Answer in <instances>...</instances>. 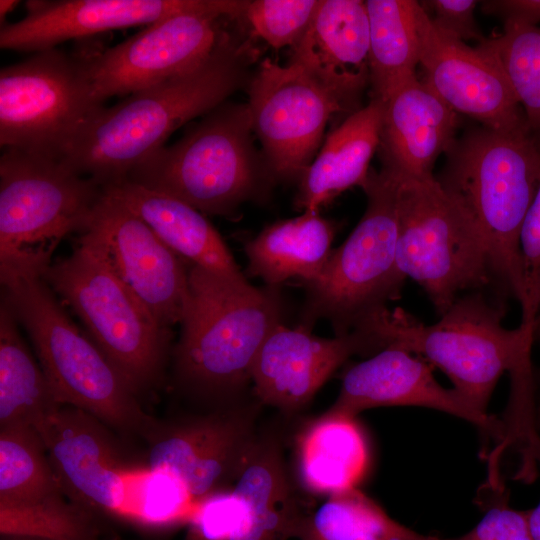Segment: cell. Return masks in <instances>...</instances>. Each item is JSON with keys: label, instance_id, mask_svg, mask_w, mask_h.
<instances>
[{"label": "cell", "instance_id": "cell-2", "mask_svg": "<svg viewBox=\"0 0 540 540\" xmlns=\"http://www.w3.org/2000/svg\"><path fill=\"white\" fill-rule=\"evenodd\" d=\"M445 155L436 179L482 236L494 283L522 309L520 234L540 185V147L528 129L480 126L456 139Z\"/></svg>", "mask_w": 540, "mask_h": 540}, {"label": "cell", "instance_id": "cell-11", "mask_svg": "<svg viewBox=\"0 0 540 540\" xmlns=\"http://www.w3.org/2000/svg\"><path fill=\"white\" fill-rule=\"evenodd\" d=\"M102 106L93 93L87 54L36 52L0 71V145L61 160Z\"/></svg>", "mask_w": 540, "mask_h": 540}, {"label": "cell", "instance_id": "cell-42", "mask_svg": "<svg viewBox=\"0 0 540 540\" xmlns=\"http://www.w3.org/2000/svg\"><path fill=\"white\" fill-rule=\"evenodd\" d=\"M19 4L17 0H1L0 1V19L1 22L5 19L6 15L14 10Z\"/></svg>", "mask_w": 540, "mask_h": 540}, {"label": "cell", "instance_id": "cell-44", "mask_svg": "<svg viewBox=\"0 0 540 540\" xmlns=\"http://www.w3.org/2000/svg\"><path fill=\"white\" fill-rule=\"evenodd\" d=\"M538 382H539L538 384L540 386V374L538 375ZM539 420H540V395H539V400H538V405H537V421H539Z\"/></svg>", "mask_w": 540, "mask_h": 540}, {"label": "cell", "instance_id": "cell-3", "mask_svg": "<svg viewBox=\"0 0 540 540\" xmlns=\"http://www.w3.org/2000/svg\"><path fill=\"white\" fill-rule=\"evenodd\" d=\"M284 315L279 287H254L188 264V296L173 351L179 383L209 397L241 391Z\"/></svg>", "mask_w": 540, "mask_h": 540}, {"label": "cell", "instance_id": "cell-23", "mask_svg": "<svg viewBox=\"0 0 540 540\" xmlns=\"http://www.w3.org/2000/svg\"><path fill=\"white\" fill-rule=\"evenodd\" d=\"M102 189L141 218L186 263L228 279L247 281L222 237L202 212L127 179L106 184Z\"/></svg>", "mask_w": 540, "mask_h": 540}, {"label": "cell", "instance_id": "cell-34", "mask_svg": "<svg viewBox=\"0 0 540 540\" xmlns=\"http://www.w3.org/2000/svg\"><path fill=\"white\" fill-rule=\"evenodd\" d=\"M199 500L176 476L149 467H133L128 475L123 520L168 529L188 525Z\"/></svg>", "mask_w": 540, "mask_h": 540}, {"label": "cell", "instance_id": "cell-41", "mask_svg": "<svg viewBox=\"0 0 540 540\" xmlns=\"http://www.w3.org/2000/svg\"><path fill=\"white\" fill-rule=\"evenodd\" d=\"M540 430V421L538 422ZM528 522L534 540H540V502L537 506L528 510Z\"/></svg>", "mask_w": 540, "mask_h": 540}, {"label": "cell", "instance_id": "cell-27", "mask_svg": "<svg viewBox=\"0 0 540 540\" xmlns=\"http://www.w3.org/2000/svg\"><path fill=\"white\" fill-rule=\"evenodd\" d=\"M336 230L318 211L276 221L246 242L248 272L267 286L279 287L291 278L311 281L331 254Z\"/></svg>", "mask_w": 540, "mask_h": 540}, {"label": "cell", "instance_id": "cell-6", "mask_svg": "<svg viewBox=\"0 0 540 540\" xmlns=\"http://www.w3.org/2000/svg\"><path fill=\"white\" fill-rule=\"evenodd\" d=\"M102 186L64 161L3 149L0 157V277L39 276L59 243L83 232Z\"/></svg>", "mask_w": 540, "mask_h": 540}, {"label": "cell", "instance_id": "cell-33", "mask_svg": "<svg viewBox=\"0 0 540 540\" xmlns=\"http://www.w3.org/2000/svg\"><path fill=\"white\" fill-rule=\"evenodd\" d=\"M479 44L501 66L540 147V26L504 22L501 33Z\"/></svg>", "mask_w": 540, "mask_h": 540}, {"label": "cell", "instance_id": "cell-24", "mask_svg": "<svg viewBox=\"0 0 540 540\" xmlns=\"http://www.w3.org/2000/svg\"><path fill=\"white\" fill-rule=\"evenodd\" d=\"M233 490L237 513L230 540L298 538L310 511L295 495L274 442L253 443Z\"/></svg>", "mask_w": 540, "mask_h": 540}, {"label": "cell", "instance_id": "cell-9", "mask_svg": "<svg viewBox=\"0 0 540 540\" xmlns=\"http://www.w3.org/2000/svg\"><path fill=\"white\" fill-rule=\"evenodd\" d=\"M42 278L139 396L159 384L171 330L156 323L97 253L78 242L70 255L52 262Z\"/></svg>", "mask_w": 540, "mask_h": 540}, {"label": "cell", "instance_id": "cell-25", "mask_svg": "<svg viewBox=\"0 0 540 540\" xmlns=\"http://www.w3.org/2000/svg\"><path fill=\"white\" fill-rule=\"evenodd\" d=\"M383 102L377 99L352 112L326 138L300 177L296 207L319 211L345 190L364 186L372 156L378 150Z\"/></svg>", "mask_w": 540, "mask_h": 540}, {"label": "cell", "instance_id": "cell-20", "mask_svg": "<svg viewBox=\"0 0 540 540\" xmlns=\"http://www.w3.org/2000/svg\"><path fill=\"white\" fill-rule=\"evenodd\" d=\"M251 426L236 412L161 423L148 442L147 467L176 476L200 500L237 477L255 442Z\"/></svg>", "mask_w": 540, "mask_h": 540}, {"label": "cell", "instance_id": "cell-38", "mask_svg": "<svg viewBox=\"0 0 540 540\" xmlns=\"http://www.w3.org/2000/svg\"><path fill=\"white\" fill-rule=\"evenodd\" d=\"M504 492L488 506L481 520L464 535L446 540H534L528 510L509 506Z\"/></svg>", "mask_w": 540, "mask_h": 540}, {"label": "cell", "instance_id": "cell-45", "mask_svg": "<svg viewBox=\"0 0 540 540\" xmlns=\"http://www.w3.org/2000/svg\"><path fill=\"white\" fill-rule=\"evenodd\" d=\"M10 540H24V539H10Z\"/></svg>", "mask_w": 540, "mask_h": 540}, {"label": "cell", "instance_id": "cell-7", "mask_svg": "<svg viewBox=\"0 0 540 540\" xmlns=\"http://www.w3.org/2000/svg\"><path fill=\"white\" fill-rule=\"evenodd\" d=\"M398 188L383 170L369 172L362 187L367 196L362 218L331 251L320 274L302 283L306 293L298 327L311 331L323 319L335 336L344 335L399 298L406 278L396 257Z\"/></svg>", "mask_w": 540, "mask_h": 540}, {"label": "cell", "instance_id": "cell-4", "mask_svg": "<svg viewBox=\"0 0 540 540\" xmlns=\"http://www.w3.org/2000/svg\"><path fill=\"white\" fill-rule=\"evenodd\" d=\"M505 307L480 291L460 295L433 324L398 307H387L364 324L385 346H396L439 368L477 410L488 404L500 377L532 365L535 323L503 326Z\"/></svg>", "mask_w": 540, "mask_h": 540}, {"label": "cell", "instance_id": "cell-17", "mask_svg": "<svg viewBox=\"0 0 540 540\" xmlns=\"http://www.w3.org/2000/svg\"><path fill=\"white\" fill-rule=\"evenodd\" d=\"M393 406L450 414L473 424L497 444L504 437L502 420L477 410L454 388L443 387L427 361L396 346H387L347 368L330 410L356 417L367 409Z\"/></svg>", "mask_w": 540, "mask_h": 540}, {"label": "cell", "instance_id": "cell-35", "mask_svg": "<svg viewBox=\"0 0 540 540\" xmlns=\"http://www.w3.org/2000/svg\"><path fill=\"white\" fill-rule=\"evenodd\" d=\"M320 1H249L244 16L254 32L273 48H293L310 26Z\"/></svg>", "mask_w": 540, "mask_h": 540}, {"label": "cell", "instance_id": "cell-8", "mask_svg": "<svg viewBox=\"0 0 540 540\" xmlns=\"http://www.w3.org/2000/svg\"><path fill=\"white\" fill-rule=\"evenodd\" d=\"M251 130L248 105L219 106L125 179L173 196L202 213L229 216L261 189Z\"/></svg>", "mask_w": 540, "mask_h": 540}, {"label": "cell", "instance_id": "cell-32", "mask_svg": "<svg viewBox=\"0 0 540 540\" xmlns=\"http://www.w3.org/2000/svg\"><path fill=\"white\" fill-rule=\"evenodd\" d=\"M66 495L41 437L30 429L0 430V502L33 503Z\"/></svg>", "mask_w": 540, "mask_h": 540}, {"label": "cell", "instance_id": "cell-21", "mask_svg": "<svg viewBox=\"0 0 540 540\" xmlns=\"http://www.w3.org/2000/svg\"><path fill=\"white\" fill-rule=\"evenodd\" d=\"M383 102L378 150L384 172L397 181L434 178L433 167L456 141L459 123L453 111L418 77Z\"/></svg>", "mask_w": 540, "mask_h": 540}, {"label": "cell", "instance_id": "cell-37", "mask_svg": "<svg viewBox=\"0 0 540 540\" xmlns=\"http://www.w3.org/2000/svg\"><path fill=\"white\" fill-rule=\"evenodd\" d=\"M237 513L233 488L215 491L199 500L187 525L186 540H230Z\"/></svg>", "mask_w": 540, "mask_h": 540}, {"label": "cell", "instance_id": "cell-12", "mask_svg": "<svg viewBox=\"0 0 540 540\" xmlns=\"http://www.w3.org/2000/svg\"><path fill=\"white\" fill-rule=\"evenodd\" d=\"M346 107L299 64L263 61L250 85L248 108L272 174L300 179L313 161L329 119Z\"/></svg>", "mask_w": 540, "mask_h": 540}, {"label": "cell", "instance_id": "cell-36", "mask_svg": "<svg viewBox=\"0 0 540 540\" xmlns=\"http://www.w3.org/2000/svg\"><path fill=\"white\" fill-rule=\"evenodd\" d=\"M520 250L526 292L520 323H534L540 311V185L522 226Z\"/></svg>", "mask_w": 540, "mask_h": 540}, {"label": "cell", "instance_id": "cell-40", "mask_svg": "<svg viewBox=\"0 0 540 540\" xmlns=\"http://www.w3.org/2000/svg\"><path fill=\"white\" fill-rule=\"evenodd\" d=\"M482 10L503 19L504 22L532 26L540 23V0H488L482 2Z\"/></svg>", "mask_w": 540, "mask_h": 540}, {"label": "cell", "instance_id": "cell-26", "mask_svg": "<svg viewBox=\"0 0 540 540\" xmlns=\"http://www.w3.org/2000/svg\"><path fill=\"white\" fill-rule=\"evenodd\" d=\"M369 460L356 417L332 410L310 421L296 441L299 480L309 492L331 495L357 487Z\"/></svg>", "mask_w": 540, "mask_h": 540}, {"label": "cell", "instance_id": "cell-1", "mask_svg": "<svg viewBox=\"0 0 540 540\" xmlns=\"http://www.w3.org/2000/svg\"><path fill=\"white\" fill-rule=\"evenodd\" d=\"M244 48L224 33L194 69L100 107L61 159L101 186L123 180L183 124L221 106L242 83Z\"/></svg>", "mask_w": 540, "mask_h": 540}, {"label": "cell", "instance_id": "cell-29", "mask_svg": "<svg viewBox=\"0 0 540 540\" xmlns=\"http://www.w3.org/2000/svg\"><path fill=\"white\" fill-rule=\"evenodd\" d=\"M416 4L413 0L365 1L371 99L384 101L398 87L417 77L420 44Z\"/></svg>", "mask_w": 540, "mask_h": 540}, {"label": "cell", "instance_id": "cell-13", "mask_svg": "<svg viewBox=\"0 0 540 540\" xmlns=\"http://www.w3.org/2000/svg\"><path fill=\"white\" fill-rule=\"evenodd\" d=\"M78 242L104 260L160 327L181 322L188 296L184 260L120 201L103 192Z\"/></svg>", "mask_w": 540, "mask_h": 540}, {"label": "cell", "instance_id": "cell-5", "mask_svg": "<svg viewBox=\"0 0 540 540\" xmlns=\"http://www.w3.org/2000/svg\"><path fill=\"white\" fill-rule=\"evenodd\" d=\"M1 283L56 400L149 442L161 423L144 411L140 396L75 325L43 278L16 276Z\"/></svg>", "mask_w": 540, "mask_h": 540}, {"label": "cell", "instance_id": "cell-15", "mask_svg": "<svg viewBox=\"0 0 540 540\" xmlns=\"http://www.w3.org/2000/svg\"><path fill=\"white\" fill-rule=\"evenodd\" d=\"M421 79L457 114L499 130L528 129L525 116L497 60L480 44L471 47L434 26L417 1Z\"/></svg>", "mask_w": 540, "mask_h": 540}, {"label": "cell", "instance_id": "cell-39", "mask_svg": "<svg viewBox=\"0 0 540 540\" xmlns=\"http://www.w3.org/2000/svg\"><path fill=\"white\" fill-rule=\"evenodd\" d=\"M475 0H429L421 5L436 28L463 42L476 40L481 43L485 37L479 31L474 11Z\"/></svg>", "mask_w": 540, "mask_h": 540}, {"label": "cell", "instance_id": "cell-22", "mask_svg": "<svg viewBox=\"0 0 540 540\" xmlns=\"http://www.w3.org/2000/svg\"><path fill=\"white\" fill-rule=\"evenodd\" d=\"M297 63L347 106L369 83V20L365 1L321 0L292 48Z\"/></svg>", "mask_w": 540, "mask_h": 540}, {"label": "cell", "instance_id": "cell-18", "mask_svg": "<svg viewBox=\"0 0 540 540\" xmlns=\"http://www.w3.org/2000/svg\"><path fill=\"white\" fill-rule=\"evenodd\" d=\"M385 348L367 327L321 338L301 327L279 324L264 341L254 362L251 382L257 398L283 411L305 406L329 377L353 355Z\"/></svg>", "mask_w": 540, "mask_h": 540}, {"label": "cell", "instance_id": "cell-14", "mask_svg": "<svg viewBox=\"0 0 540 540\" xmlns=\"http://www.w3.org/2000/svg\"><path fill=\"white\" fill-rule=\"evenodd\" d=\"M219 18L183 13L156 21L124 42L87 55L96 100L133 94L182 75L205 61L223 32Z\"/></svg>", "mask_w": 540, "mask_h": 540}, {"label": "cell", "instance_id": "cell-19", "mask_svg": "<svg viewBox=\"0 0 540 540\" xmlns=\"http://www.w3.org/2000/svg\"><path fill=\"white\" fill-rule=\"evenodd\" d=\"M40 437L70 500L99 515L123 518L133 467L124 463L101 421L63 405Z\"/></svg>", "mask_w": 540, "mask_h": 540}, {"label": "cell", "instance_id": "cell-31", "mask_svg": "<svg viewBox=\"0 0 540 540\" xmlns=\"http://www.w3.org/2000/svg\"><path fill=\"white\" fill-rule=\"evenodd\" d=\"M99 516L66 495L33 503L0 502V533L24 540H102Z\"/></svg>", "mask_w": 540, "mask_h": 540}, {"label": "cell", "instance_id": "cell-10", "mask_svg": "<svg viewBox=\"0 0 540 540\" xmlns=\"http://www.w3.org/2000/svg\"><path fill=\"white\" fill-rule=\"evenodd\" d=\"M398 184L397 266L441 316L461 292L494 283L488 249L436 177Z\"/></svg>", "mask_w": 540, "mask_h": 540}, {"label": "cell", "instance_id": "cell-43", "mask_svg": "<svg viewBox=\"0 0 540 540\" xmlns=\"http://www.w3.org/2000/svg\"><path fill=\"white\" fill-rule=\"evenodd\" d=\"M539 296H540V286H539ZM534 337L535 341L540 342V311L539 314L535 320V326H534Z\"/></svg>", "mask_w": 540, "mask_h": 540}, {"label": "cell", "instance_id": "cell-30", "mask_svg": "<svg viewBox=\"0 0 540 540\" xmlns=\"http://www.w3.org/2000/svg\"><path fill=\"white\" fill-rule=\"evenodd\" d=\"M298 540H446L392 519L357 487L333 493L306 516Z\"/></svg>", "mask_w": 540, "mask_h": 540}, {"label": "cell", "instance_id": "cell-28", "mask_svg": "<svg viewBox=\"0 0 540 540\" xmlns=\"http://www.w3.org/2000/svg\"><path fill=\"white\" fill-rule=\"evenodd\" d=\"M18 325L4 296L0 308V430L30 429L40 436L63 405L56 400Z\"/></svg>", "mask_w": 540, "mask_h": 540}, {"label": "cell", "instance_id": "cell-16", "mask_svg": "<svg viewBox=\"0 0 540 540\" xmlns=\"http://www.w3.org/2000/svg\"><path fill=\"white\" fill-rule=\"evenodd\" d=\"M239 0H64L29 1L27 16L0 30V47L21 52L53 49L61 42L110 30L152 24L183 13L237 18Z\"/></svg>", "mask_w": 540, "mask_h": 540}]
</instances>
